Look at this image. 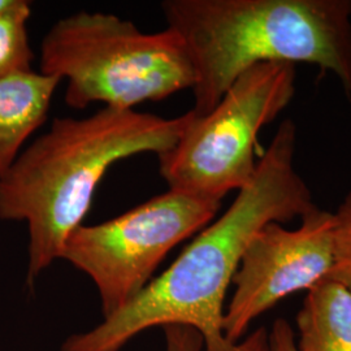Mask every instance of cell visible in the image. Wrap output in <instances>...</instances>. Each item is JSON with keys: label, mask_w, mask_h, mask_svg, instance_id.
Masks as SVG:
<instances>
[{"label": "cell", "mask_w": 351, "mask_h": 351, "mask_svg": "<svg viewBox=\"0 0 351 351\" xmlns=\"http://www.w3.org/2000/svg\"><path fill=\"white\" fill-rule=\"evenodd\" d=\"M282 121L258 162L250 182L229 208L203 228L169 268L119 313L65 339L60 351H121L139 333L155 326L195 329L204 351H269L268 329L239 342L224 333L226 291L251 239L268 223L285 224L317 206L294 168L297 132Z\"/></svg>", "instance_id": "6da1fadb"}, {"label": "cell", "mask_w": 351, "mask_h": 351, "mask_svg": "<svg viewBox=\"0 0 351 351\" xmlns=\"http://www.w3.org/2000/svg\"><path fill=\"white\" fill-rule=\"evenodd\" d=\"M220 207V201L168 190L108 221L78 226L62 259L91 278L104 319L136 300L164 258L208 226Z\"/></svg>", "instance_id": "8992f818"}, {"label": "cell", "mask_w": 351, "mask_h": 351, "mask_svg": "<svg viewBox=\"0 0 351 351\" xmlns=\"http://www.w3.org/2000/svg\"><path fill=\"white\" fill-rule=\"evenodd\" d=\"M39 72L66 81L64 99L72 108L133 110L193 88L194 69L182 39L167 27L141 32L112 13H72L43 37Z\"/></svg>", "instance_id": "277c9868"}, {"label": "cell", "mask_w": 351, "mask_h": 351, "mask_svg": "<svg viewBox=\"0 0 351 351\" xmlns=\"http://www.w3.org/2000/svg\"><path fill=\"white\" fill-rule=\"evenodd\" d=\"M165 351H204L201 335L189 326H164Z\"/></svg>", "instance_id": "7c38bea8"}, {"label": "cell", "mask_w": 351, "mask_h": 351, "mask_svg": "<svg viewBox=\"0 0 351 351\" xmlns=\"http://www.w3.org/2000/svg\"><path fill=\"white\" fill-rule=\"evenodd\" d=\"M60 82L34 71L0 80V177L8 172L27 139L46 121Z\"/></svg>", "instance_id": "ba28073f"}, {"label": "cell", "mask_w": 351, "mask_h": 351, "mask_svg": "<svg viewBox=\"0 0 351 351\" xmlns=\"http://www.w3.org/2000/svg\"><path fill=\"white\" fill-rule=\"evenodd\" d=\"M160 7L194 69L197 117L263 63L319 65L351 98V0H165Z\"/></svg>", "instance_id": "3957f363"}, {"label": "cell", "mask_w": 351, "mask_h": 351, "mask_svg": "<svg viewBox=\"0 0 351 351\" xmlns=\"http://www.w3.org/2000/svg\"><path fill=\"white\" fill-rule=\"evenodd\" d=\"M27 8H30V3L25 0H0V19Z\"/></svg>", "instance_id": "5bb4252c"}, {"label": "cell", "mask_w": 351, "mask_h": 351, "mask_svg": "<svg viewBox=\"0 0 351 351\" xmlns=\"http://www.w3.org/2000/svg\"><path fill=\"white\" fill-rule=\"evenodd\" d=\"M190 119L191 111L165 119L103 107L82 119H55L21 151L0 177V219L27 226L29 288L62 259L66 241L82 226L95 190L113 164L172 149Z\"/></svg>", "instance_id": "7a4b0ae2"}, {"label": "cell", "mask_w": 351, "mask_h": 351, "mask_svg": "<svg viewBox=\"0 0 351 351\" xmlns=\"http://www.w3.org/2000/svg\"><path fill=\"white\" fill-rule=\"evenodd\" d=\"M32 8L0 19V80L33 72L34 53L30 46L27 21Z\"/></svg>", "instance_id": "30bf717a"}, {"label": "cell", "mask_w": 351, "mask_h": 351, "mask_svg": "<svg viewBox=\"0 0 351 351\" xmlns=\"http://www.w3.org/2000/svg\"><path fill=\"white\" fill-rule=\"evenodd\" d=\"M335 216L319 207L297 229L272 221L251 239L233 277V295L224 315L232 342L249 335L261 315L289 295L314 288L330 275L335 261Z\"/></svg>", "instance_id": "52a82bcc"}, {"label": "cell", "mask_w": 351, "mask_h": 351, "mask_svg": "<svg viewBox=\"0 0 351 351\" xmlns=\"http://www.w3.org/2000/svg\"><path fill=\"white\" fill-rule=\"evenodd\" d=\"M295 93V65L258 64L239 75L211 112L191 119L175 146L158 155L169 190L223 201L250 182L263 126ZM191 111V110H190Z\"/></svg>", "instance_id": "5b68a950"}, {"label": "cell", "mask_w": 351, "mask_h": 351, "mask_svg": "<svg viewBox=\"0 0 351 351\" xmlns=\"http://www.w3.org/2000/svg\"><path fill=\"white\" fill-rule=\"evenodd\" d=\"M268 335L269 351H298L295 346L294 328L289 324L287 319H276L271 329H268Z\"/></svg>", "instance_id": "4fadbf2b"}, {"label": "cell", "mask_w": 351, "mask_h": 351, "mask_svg": "<svg viewBox=\"0 0 351 351\" xmlns=\"http://www.w3.org/2000/svg\"><path fill=\"white\" fill-rule=\"evenodd\" d=\"M335 216V261L329 278L351 293V191L339 204Z\"/></svg>", "instance_id": "8fae6325"}, {"label": "cell", "mask_w": 351, "mask_h": 351, "mask_svg": "<svg viewBox=\"0 0 351 351\" xmlns=\"http://www.w3.org/2000/svg\"><path fill=\"white\" fill-rule=\"evenodd\" d=\"M298 351H351V293L326 277L307 291L295 319Z\"/></svg>", "instance_id": "9c48e42d"}]
</instances>
